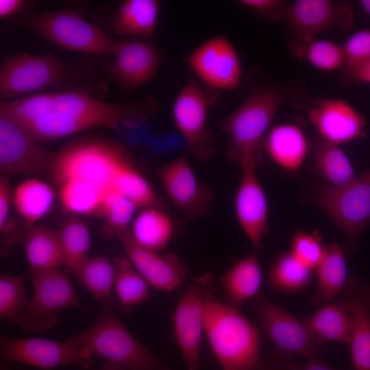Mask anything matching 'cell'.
<instances>
[{"label":"cell","instance_id":"35","mask_svg":"<svg viewBox=\"0 0 370 370\" xmlns=\"http://www.w3.org/2000/svg\"><path fill=\"white\" fill-rule=\"evenodd\" d=\"M64 256V266L74 273L88 258L90 233L86 223L77 217L66 219L58 230Z\"/></svg>","mask_w":370,"mask_h":370},{"label":"cell","instance_id":"8","mask_svg":"<svg viewBox=\"0 0 370 370\" xmlns=\"http://www.w3.org/2000/svg\"><path fill=\"white\" fill-rule=\"evenodd\" d=\"M33 293L25 306L9 321L25 331L44 332L58 321L60 311L84 309L69 277L58 270L31 272Z\"/></svg>","mask_w":370,"mask_h":370},{"label":"cell","instance_id":"36","mask_svg":"<svg viewBox=\"0 0 370 370\" xmlns=\"http://www.w3.org/2000/svg\"><path fill=\"white\" fill-rule=\"evenodd\" d=\"M64 210L75 214L87 215L99 210L104 191L84 181L71 180L60 185Z\"/></svg>","mask_w":370,"mask_h":370},{"label":"cell","instance_id":"39","mask_svg":"<svg viewBox=\"0 0 370 370\" xmlns=\"http://www.w3.org/2000/svg\"><path fill=\"white\" fill-rule=\"evenodd\" d=\"M28 301L23 280L18 276L0 275V317L10 321Z\"/></svg>","mask_w":370,"mask_h":370},{"label":"cell","instance_id":"4","mask_svg":"<svg viewBox=\"0 0 370 370\" xmlns=\"http://www.w3.org/2000/svg\"><path fill=\"white\" fill-rule=\"evenodd\" d=\"M251 308L275 345L274 350L262 358L261 370H286L293 356L310 359L322 352L323 345L312 338L303 321L283 310L264 293L258 294Z\"/></svg>","mask_w":370,"mask_h":370},{"label":"cell","instance_id":"48","mask_svg":"<svg viewBox=\"0 0 370 370\" xmlns=\"http://www.w3.org/2000/svg\"><path fill=\"white\" fill-rule=\"evenodd\" d=\"M92 370H95V369H92ZM96 370H130V369L120 365L107 361L106 362L103 363V365L99 369H96Z\"/></svg>","mask_w":370,"mask_h":370},{"label":"cell","instance_id":"26","mask_svg":"<svg viewBox=\"0 0 370 370\" xmlns=\"http://www.w3.org/2000/svg\"><path fill=\"white\" fill-rule=\"evenodd\" d=\"M303 322L312 338L321 345L328 342L349 343L350 317L347 310L338 303L330 302L321 306Z\"/></svg>","mask_w":370,"mask_h":370},{"label":"cell","instance_id":"46","mask_svg":"<svg viewBox=\"0 0 370 370\" xmlns=\"http://www.w3.org/2000/svg\"><path fill=\"white\" fill-rule=\"evenodd\" d=\"M344 73L352 81L370 84V59Z\"/></svg>","mask_w":370,"mask_h":370},{"label":"cell","instance_id":"5","mask_svg":"<svg viewBox=\"0 0 370 370\" xmlns=\"http://www.w3.org/2000/svg\"><path fill=\"white\" fill-rule=\"evenodd\" d=\"M16 23L61 47L95 55H114L121 40L113 39L76 13L57 11L29 12L16 17Z\"/></svg>","mask_w":370,"mask_h":370},{"label":"cell","instance_id":"29","mask_svg":"<svg viewBox=\"0 0 370 370\" xmlns=\"http://www.w3.org/2000/svg\"><path fill=\"white\" fill-rule=\"evenodd\" d=\"M74 274L103 310L111 308L114 303L112 296L115 278L114 262L104 256L88 257Z\"/></svg>","mask_w":370,"mask_h":370},{"label":"cell","instance_id":"34","mask_svg":"<svg viewBox=\"0 0 370 370\" xmlns=\"http://www.w3.org/2000/svg\"><path fill=\"white\" fill-rule=\"evenodd\" d=\"M114 291L122 308H131L149 297L150 285L126 256L114 260Z\"/></svg>","mask_w":370,"mask_h":370},{"label":"cell","instance_id":"19","mask_svg":"<svg viewBox=\"0 0 370 370\" xmlns=\"http://www.w3.org/2000/svg\"><path fill=\"white\" fill-rule=\"evenodd\" d=\"M161 180L173 204L190 219L201 217L210 207L211 193L199 183L188 160L180 156L164 164Z\"/></svg>","mask_w":370,"mask_h":370},{"label":"cell","instance_id":"15","mask_svg":"<svg viewBox=\"0 0 370 370\" xmlns=\"http://www.w3.org/2000/svg\"><path fill=\"white\" fill-rule=\"evenodd\" d=\"M114 235L135 269L150 286L157 291L171 292L186 278L188 270L175 255L160 254L140 246L134 240L128 229L116 232Z\"/></svg>","mask_w":370,"mask_h":370},{"label":"cell","instance_id":"40","mask_svg":"<svg viewBox=\"0 0 370 370\" xmlns=\"http://www.w3.org/2000/svg\"><path fill=\"white\" fill-rule=\"evenodd\" d=\"M325 249L317 231L309 233L297 230L291 238V253L301 264L313 270L321 262Z\"/></svg>","mask_w":370,"mask_h":370},{"label":"cell","instance_id":"33","mask_svg":"<svg viewBox=\"0 0 370 370\" xmlns=\"http://www.w3.org/2000/svg\"><path fill=\"white\" fill-rule=\"evenodd\" d=\"M314 270L301 264L291 251L282 252L273 260L267 273L270 286L282 293H295L308 288L313 281Z\"/></svg>","mask_w":370,"mask_h":370},{"label":"cell","instance_id":"42","mask_svg":"<svg viewBox=\"0 0 370 370\" xmlns=\"http://www.w3.org/2000/svg\"><path fill=\"white\" fill-rule=\"evenodd\" d=\"M239 3L259 16L272 21L284 18L290 5L282 0H241Z\"/></svg>","mask_w":370,"mask_h":370},{"label":"cell","instance_id":"18","mask_svg":"<svg viewBox=\"0 0 370 370\" xmlns=\"http://www.w3.org/2000/svg\"><path fill=\"white\" fill-rule=\"evenodd\" d=\"M308 119L319 136L340 145L367 136V119L346 100L319 98L308 110Z\"/></svg>","mask_w":370,"mask_h":370},{"label":"cell","instance_id":"49","mask_svg":"<svg viewBox=\"0 0 370 370\" xmlns=\"http://www.w3.org/2000/svg\"><path fill=\"white\" fill-rule=\"evenodd\" d=\"M360 3L364 10L370 17V0H361L360 1Z\"/></svg>","mask_w":370,"mask_h":370},{"label":"cell","instance_id":"13","mask_svg":"<svg viewBox=\"0 0 370 370\" xmlns=\"http://www.w3.org/2000/svg\"><path fill=\"white\" fill-rule=\"evenodd\" d=\"M208 99L195 82H188L180 90L173 106V118L178 133L197 159L210 158L214 139L207 127Z\"/></svg>","mask_w":370,"mask_h":370},{"label":"cell","instance_id":"38","mask_svg":"<svg viewBox=\"0 0 370 370\" xmlns=\"http://www.w3.org/2000/svg\"><path fill=\"white\" fill-rule=\"evenodd\" d=\"M136 208L131 201L111 188L104 192L99 210L106 218L114 235L116 232L127 230Z\"/></svg>","mask_w":370,"mask_h":370},{"label":"cell","instance_id":"37","mask_svg":"<svg viewBox=\"0 0 370 370\" xmlns=\"http://www.w3.org/2000/svg\"><path fill=\"white\" fill-rule=\"evenodd\" d=\"M112 188L131 201L137 208L154 206L157 200L150 184L128 160L117 171Z\"/></svg>","mask_w":370,"mask_h":370},{"label":"cell","instance_id":"3","mask_svg":"<svg viewBox=\"0 0 370 370\" xmlns=\"http://www.w3.org/2000/svg\"><path fill=\"white\" fill-rule=\"evenodd\" d=\"M68 340L94 359L104 358L130 370H171L127 330L112 308Z\"/></svg>","mask_w":370,"mask_h":370},{"label":"cell","instance_id":"24","mask_svg":"<svg viewBox=\"0 0 370 370\" xmlns=\"http://www.w3.org/2000/svg\"><path fill=\"white\" fill-rule=\"evenodd\" d=\"M345 257L335 240L325 247L316 268L317 283L310 298L313 305L321 307L342 293L347 280Z\"/></svg>","mask_w":370,"mask_h":370},{"label":"cell","instance_id":"17","mask_svg":"<svg viewBox=\"0 0 370 370\" xmlns=\"http://www.w3.org/2000/svg\"><path fill=\"white\" fill-rule=\"evenodd\" d=\"M338 299L348 312L351 333L348 343L354 370H370V283L361 278H347Z\"/></svg>","mask_w":370,"mask_h":370},{"label":"cell","instance_id":"31","mask_svg":"<svg viewBox=\"0 0 370 370\" xmlns=\"http://www.w3.org/2000/svg\"><path fill=\"white\" fill-rule=\"evenodd\" d=\"M312 152L314 168L327 184L343 186L356 177L350 161L340 145L317 136L312 142Z\"/></svg>","mask_w":370,"mask_h":370},{"label":"cell","instance_id":"45","mask_svg":"<svg viewBox=\"0 0 370 370\" xmlns=\"http://www.w3.org/2000/svg\"><path fill=\"white\" fill-rule=\"evenodd\" d=\"M286 370H346L333 367L326 363L322 358L308 359L305 364H297L292 360L287 366Z\"/></svg>","mask_w":370,"mask_h":370},{"label":"cell","instance_id":"43","mask_svg":"<svg viewBox=\"0 0 370 370\" xmlns=\"http://www.w3.org/2000/svg\"><path fill=\"white\" fill-rule=\"evenodd\" d=\"M149 147L160 156L173 155L186 145L179 133L166 132L150 137L147 142Z\"/></svg>","mask_w":370,"mask_h":370},{"label":"cell","instance_id":"22","mask_svg":"<svg viewBox=\"0 0 370 370\" xmlns=\"http://www.w3.org/2000/svg\"><path fill=\"white\" fill-rule=\"evenodd\" d=\"M309 151V144L302 129L293 123H280L268 132L265 151L280 168L294 171L301 167Z\"/></svg>","mask_w":370,"mask_h":370},{"label":"cell","instance_id":"14","mask_svg":"<svg viewBox=\"0 0 370 370\" xmlns=\"http://www.w3.org/2000/svg\"><path fill=\"white\" fill-rule=\"evenodd\" d=\"M53 156L16 119L0 111V168L3 175H37Z\"/></svg>","mask_w":370,"mask_h":370},{"label":"cell","instance_id":"6","mask_svg":"<svg viewBox=\"0 0 370 370\" xmlns=\"http://www.w3.org/2000/svg\"><path fill=\"white\" fill-rule=\"evenodd\" d=\"M127 161L119 147L99 141L70 146L53 156L50 169L60 185L71 180L90 183L103 191L112 188L119 169Z\"/></svg>","mask_w":370,"mask_h":370},{"label":"cell","instance_id":"16","mask_svg":"<svg viewBox=\"0 0 370 370\" xmlns=\"http://www.w3.org/2000/svg\"><path fill=\"white\" fill-rule=\"evenodd\" d=\"M284 19L295 37H315L334 26L349 29L353 12L345 1L297 0L289 5Z\"/></svg>","mask_w":370,"mask_h":370},{"label":"cell","instance_id":"23","mask_svg":"<svg viewBox=\"0 0 370 370\" xmlns=\"http://www.w3.org/2000/svg\"><path fill=\"white\" fill-rule=\"evenodd\" d=\"M262 281V269L254 253L233 264L220 280L227 303L240 310L246 301L260 293Z\"/></svg>","mask_w":370,"mask_h":370},{"label":"cell","instance_id":"30","mask_svg":"<svg viewBox=\"0 0 370 370\" xmlns=\"http://www.w3.org/2000/svg\"><path fill=\"white\" fill-rule=\"evenodd\" d=\"M288 48L293 56L323 71H336L344 66L343 46L332 40L314 36L295 37L289 41Z\"/></svg>","mask_w":370,"mask_h":370},{"label":"cell","instance_id":"11","mask_svg":"<svg viewBox=\"0 0 370 370\" xmlns=\"http://www.w3.org/2000/svg\"><path fill=\"white\" fill-rule=\"evenodd\" d=\"M69 76L68 68L47 54L22 53L3 60L0 69L1 101H9L58 84Z\"/></svg>","mask_w":370,"mask_h":370},{"label":"cell","instance_id":"28","mask_svg":"<svg viewBox=\"0 0 370 370\" xmlns=\"http://www.w3.org/2000/svg\"><path fill=\"white\" fill-rule=\"evenodd\" d=\"M171 218L158 208H144L134 219L131 235L140 246L159 251L164 249L173 236Z\"/></svg>","mask_w":370,"mask_h":370},{"label":"cell","instance_id":"1","mask_svg":"<svg viewBox=\"0 0 370 370\" xmlns=\"http://www.w3.org/2000/svg\"><path fill=\"white\" fill-rule=\"evenodd\" d=\"M204 334L223 370H261L260 330L240 310L210 300L204 310Z\"/></svg>","mask_w":370,"mask_h":370},{"label":"cell","instance_id":"27","mask_svg":"<svg viewBox=\"0 0 370 370\" xmlns=\"http://www.w3.org/2000/svg\"><path fill=\"white\" fill-rule=\"evenodd\" d=\"M160 11L156 0H126L112 20V29L125 36L149 37L155 31Z\"/></svg>","mask_w":370,"mask_h":370},{"label":"cell","instance_id":"41","mask_svg":"<svg viewBox=\"0 0 370 370\" xmlns=\"http://www.w3.org/2000/svg\"><path fill=\"white\" fill-rule=\"evenodd\" d=\"M344 52V72L370 59V29L353 33L342 45Z\"/></svg>","mask_w":370,"mask_h":370},{"label":"cell","instance_id":"20","mask_svg":"<svg viewBox=\"0 0 370 370\" xmlns=\"http://www.w3.org/2000/svg\"><path fill=\"white\" fill-rule=\"evenodd\" d=\"M256 169L243 171L234 201L238 222L252 246L259 249L268 233V203Z\"/></svg>","mask_w":370,"mask_h":370},{"label":"cell","instance_id":"7","mask_svg":"<svg viewBox=\"0 0 370 370\" xmlns=\"http://www.w3.org/2000/svg\"><path fill=\"white\" fill-rule=\"evenodd\" d=\"M314 198L345 234V256L352 255L359 247L360 234L370 223V169L343 186L317 185Z\"/></svg>","mask_w":370,"mask_h":370},{"label":"cell","instance_id":"47","mask_svg":"<svg viewBox=\"0 0 370 370\" xmlns=\"http://www.w3.org/2000/svg\"><path fill=\"white\" fill-rule=\"evenodd\" d=\"M27 4L23 0H1L0 1V16L5 18L17 13Z\"/></svg>","mask_w":370,"mask_h":370},{"label":"cell","instance_id":"44","mask_svg":"<svg viewBox=\"0 0 370 370\" xmlns=\"http://www.w3.org/2000/svg\"><path fill=\"white\" fill-rule=\"evenodd\" d=\"M11 188L8 175H1L0 178V228L5 230L11 202Z\"/></svg>","mask_w":370,"mask_h":370},{"label":"cell","instance_id":"9","mask_svg":"<svg viewBox=\"0 0 370 370\" xmlns=\"http://www.w3.org/2000/svg\"><path fill=\"white\" fill-rule=\"evenodd\" d=\"M215 290L210 274L196 278L175 308L172 318L174 336L188 370L199 368L205 306L214 299Z\"/></svg>","mask_w":370,"mask_h":370},{"label":"cell","instance_id":"12","mask_svg":"<svg viewBox=\"0 0 370 370\" xmlns=\"http://www.w3.org/2000/svg\"><path fill=\"white\" fill-rule=\"evenodd\" d=\"M187 63L208 87L234 90L241 84L243 68L234 46L225 36H215L201 43L188 56Z\"/></svg>","mask_w":370,"mask_h":370},{"label":"cell","instance_id":"32","mask_svg":"<svg viewBox=\"0 0 370 370\" xmlns=\"http://www.w3.org/2000/svg\"><path fill=\"white\" fill-rule=\"evenodd\" d=\"M55 196L50 185L32 178L18 184L13 192L12 201L21 217L29 223H34L49 212Z\"/></svg>","mask_w":370,"mask_h":370},{"label":"cell","instance_id":"25","mask_svg":"<svg viewBox=\"0 0 370 370\" xmlns=\"http://www.w3.org/2000/svg\"><path fill=\"white\" fill-rule=\"evenodd\" d=\"M31 272L58 270L64 256L58 230L44 226L30 227L23 237Z\"/></svg>","mask_w":370,"mask_h":370},{"label":"cell","instance_id":"2","mask_svg":"<svg viewBox=\"0 0 370 370\" xmlns=\"http://www.w3.org/2000/svg\"><path fill=\"white\" fill-rule=\"evenodd\" d=\"M284 95L271 88L254 90L222 123L228 135L229 158L241 169H256L265 151L267 132Z\"/></svg>","mask_w":370,"mask_h":370},{"label":"cell","instance_id":"21","mask_svg":"<svg viewBox=\"0 0 370 370\" xmlns=\"http://www.w3.org/2000/svg\"><path fill=\"white\" fill-rule=\"evenodd\" d=\"M110 66L113 78L127 90H134L155 75L160 56L151 44L137 40H123Z\"/></svg>","mask_w":370,"mask_h":370},{"label":"cell","instance_id":"10","mask_svg":"<svg viewBox=\"0 0 370 370\" xmlns=\"http://www.w3.org/2000/svg\"><path fill=\"white\" fill-rule=\"evenodd\" d=\"M1 368L23 364L43 370L74 366L88 369L94 358L68 339L64 342L42 338H16L1 335Z\"/></svg>","mask_w":370,"mask_h":370}]
</instances>
